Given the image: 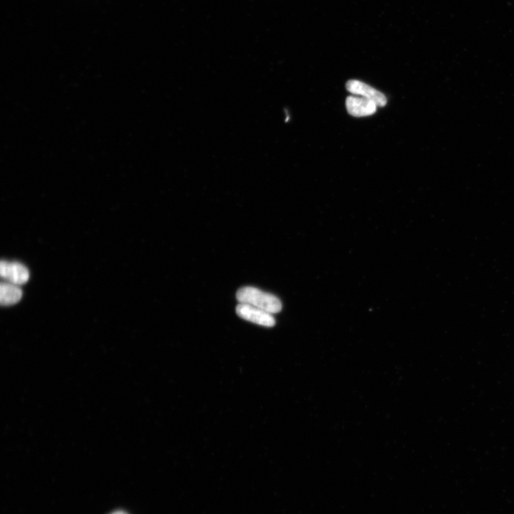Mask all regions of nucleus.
I'll use <instances>...</instances> for the list:
<instances>
[{"label": "nucleus", "mask_w": 514, "mask_h": 514, "mask_svg": "<svg viewBox=\"0 0 514 514\" xmlns=\"http://www.w3.org/2000/svg\"><path fill=\"white\" fill-rule=\"evenodd\" d=\"M237 299L241 303L261 308L272 315L277 314L282 310V303L276 296L252 287L239 289L237 292Z\"/></svg>", "instance_id": "f257e3e1"}, {"label": "nucleus", "mask_w": 514, "mask_h": 514, "mask_svg": "<svg viewBox=\"0 0 514 514\" xmlns=\"http://www.w3.org/2000/svg\"><path fill=\"white\" fill-rule=\"evenodd\" d=\"M236 313L242 319L263 327H272L276 324L272 314L249 304L239 303Z\"/></svg>", "instance_id": "f03ea898"}, {"label": "nucleus", "mask_w": 514, "mask_h": 514, "mask_svg": "<svg viewBox=\"0 0 514 514\" xmlns=\"http://www.w3.org/2000/svg\"><path fill=\"white\" fill-rule=\"evenodd\" d=\"M346 107L349 114L355 118L372 115L377 112L378 108L375 101L356 95L347 97Z\"/></svg>", "instance_id": "7ed1b4c3"}, {"label": "nucleus", "mask_w": 514, "mask_h": 514, "mask_svg": "<svg viewBox=\"0 0 514 514\" xmlns=\"http://www.w3.org/2000/svg\"><path fill=\"white\" fill-rule=\"evenodd\" d=\"M0 275L8 282L18 286L26 284L30 279L27 268L19 263L2 261L0 264Z\"/></svg>", "instance_id": "20e7f679"}, {"label": "nucleus", "mask_w": 514, "mask_h": 514, "mask_svg": "<svg viewBox=\"0 0 514 514\" xmlns=\"http://www.w3.org/2000/svg\"><path fill=\"white\" fill-rule=\"evenodd\" d=\"M346 87L353 95L375 101L378 107H384L387 105V100L384 94L363 82L351 80L347 82Z\"/></svg>", "instance_id": "39448f33"}, {"label": "nucleus", "mask_w": 514, "mask_h": 514, "mask_svg": "<svg viewBox=\"0 0 514 514\" xmlns=\"http://www.w3.org/2000/svg\"><path fill=\"white\" fill-rule=\"evenodd\" d=\"M23 296L21 289L10 282H3L0 286V303L3 306H11L18 303Z\"/></svg>", "instance_id": "423d86ee"}, {"label": "nucleus", "mask_w": 514, "mask_h": 514, "mask_svg": "<svg viewBox=\"0 0 514 514\" xmlns=\"http://www.w3.org/2000/svg\"><path fill=\"white\" fill-rule=\"evenodd\" d=\"M111 514H127V513L126 512H125V511H123V510H118V511H115V512H114V513H113Z\"/></svg>", "instance_id": "0eeeda50"}]
</instances>
